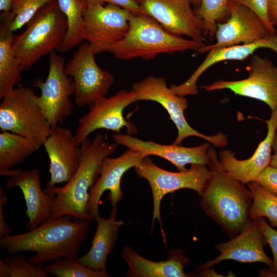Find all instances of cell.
I'll return each instance as SVG.
<instances>
[{"mask_svg":"<svg viewBox=\"0 0 277 277\" xmlns=\"http://www.w3.org/2000/svg\"><path fill=\"white\" fill-rule=\"evenodd\" d=\"M90 221L71 215L49 219L28 232L0 238V247L10 254L32 251L28 259L33 264L65 258H77L86 240Z\"/></svg>","mask_w":277,"mask_h":277,"instance_id":"obj_1","label":"cell"},{"mask_svg":"<svg viewBox=\"0 0 277 277\" xmlns=\"http://www.w3.org/2000/svg\"><path fill=\"white\" fill-rule=\"evenodd\" d=\"M208 154L212 173L200 196V206L232 238L242 231L249 217L252 195L246 184L221 169L219 157L210 146Z\"/></svg>","mask_w":277,"mask_h":277,"instance_id":"obj_2","label":"cell"},{"mask_svg":"<svg viewBox=\"0 0 277 277\" xmlns=\"http://www.w3.org/2000/svg\"><path fill=\"white\" fill-rule=\"evenodd\" d=\"M117 145L100 133L92 141L87 138L81 143V161L71 179L62 187L44 190L56 195L50 219L68 215L91 222L88 213L89 190L98 180L104 160L115 151Z\"/></svg>","mask_w":277,"mask_h":277,"instance_id":"obj_3","label":"cell"},{"mask_svg":"<svg viewBox=\"0 0 277 277\" xmlns=\"http://www.w3.org/2000/svg\"><path fill=\"white\" fill-rule=\"evenodd\" d=\"M205 46L204 42L186 39L170 33L147 15L131 13L126 35L113 45L108 52L118 60L128 61L140 58L150 60L162 53L173 54L188 50L201 53Z\"/></svg>","mask_w":277,"mask_h":277,"instance_id":"obj_4","label":"cell"},{"mask_svg":"<svg viewBox=\"0 0 277 277\" xmlns=\"http://www.w3.org/2000/svg\"><path fill=\"white\" fill-rule=\"evenodd\" d=\"M27 25L24 32L14 35L12 43L23 71L30 69L43 56L57 50L67 30L66 18L57 0L42 7Z\"/></svg>","mask_w":277,"mask_h":277,"instance_id":"obj_5","label":"cell"},{"mask_svg":"<svg viewBox=\"0 0 277 277\" xmlns=\"http://www.w3.org/2000/svg\"><path fill=\"white\" fill-rule=\"evenodd\" d=\"M30 88L19 85L0 104V129L30 140L39 149L49 136L51 127Z\"/></svg>","mask_w":277,"mask_h":277,"instance_id":"obj_6","label":"cell"},{"mask_svg":"<svg viewBox=\"0 0 277 277\" xmlns=\"http://www.w3.org/2000/svg\"><path fill=\"white\" fill-rule=\"evenodd\" d=\"M131 90L135 94L137 101H154L166 109L177 130V135L173 144L180 145L187 137L196 136L216 147L222 148L228 145L227 135L222 132L207 135L193 129L188 124L184 115V111L188 107L187 98L174 93L168 87L164 78L149 75L134 83Z\"/></svg>","mask_w":277,"mask_h":277,"instance_id":"obj_7","label":"cell"},{"mask_svg":"<svg viewBox=\"0 0 277 277\" xmlns=\"http://www.w3.org/2000/svg\"><path fill=\"white\" fill-rule=\"evenodd\" d=\"M83 5L82 35L96 53L108 52L123 39L129 28L131 12L119 6L81 0Z\"/></svg>","mask_w":277,"mask_h":277,"instance_id":"obj_8","label":"cell"},{"mask_svg":"<svg viewBox=\"0 0 277 277\" xmlns=\"http://www.w3.org/2000/svg\"><path fill=\"white\" fill-rule=\"evenodd\" d=\"M134 168L140 177L148 182L151 189L152 226L156 220L161 222V204L166 194L188 189L196 191L200 196L212 173L207 165L200 164H192L185 171H169L154 164L149 156L143 158Z\"/></svg>","mask_w":277,"mask_h":277,"instance_id":"obj_9","label":"cell"},{"mask_svg":"<svg viewBox=\"0 0 277 277\" xmlns=\"http://www.w3.org/2000/svg\"><path fill=\"white\" fill-rule=\"evenodd\" d=\"M65 65L64 57L55 50L52 51L46 79L38 78L33 83L41 92L36 102L51 128L62 126L73 109L70 97L74 95L75 86L72 77L65 72Z\"/></svg>","mask_w":277,"mask_h":277,"instance_id":"obj_10","label":"cell"},{"mask_svg":"<svg viewBox=\"0 0 277 277\" xmlns=\"http://www.w3.org/2000/svg\"><path fill=\"white\" fill-rule=\"evenodd\" d=\"M95 54L87 42L83 43L65 65V72L74 84V101L79 107L105 96L114 82L113 75L98 66Z\"/></svg>","mask_w":277,"mask_h":277,"instance_id":"obj_11","label":"cell"},{"mask_svg":"<svg viewBox=\"0 0 277 277\" xmlns=\"http://www.w3.org/2000/svg\"><path fill=\"white\" fill-rule=\"evenodd\" d=\"M137 101L132 91L122 89L109 97H102L89 106V109L78 120L75 138L76 143H81L91 133L105 129L119 133L126 128L129 134L136 133L137 129L131 122L126 120L123 111L126 107Z\"/></svg>","mask_w":277,"mask_h":277,"instance_id":"obj_12","label":"cell"},{"mask_svg":"<svg viewBox=\"0 0 277 277\" xmlns=\"http://www.w3.org/2000/svg\"><path fill=\"white\" fill-rule=\"evenodd\" d=\"M246 78L215 81L202 86L206 91L228 89L235 94L262 101L272 111L277 110V66L268 58L253 54Z\"/></svg>","mask_w":277,"mask_h":277,"instance_id":"obj_13","label":"cell"},{"mask_svg":"<svg viewBox=\"0 0 277 277\" xmlns=\"http://www.w3.org/2000/svg\"><path fill=\"white\" fill-rule=\"evenodd\" d=\"M142 14L155 20L170 33L204 42L202 21L189 0H136Z\"/></svg>","mask_w":277,"mask_h":277,"instance_id":"obj_14","label":"cell"},{"mask_svg":"<svg viewBox=\"0 0 277 277\" xmlns=\"http://www.w3.org/2000/svg\"><path fill=\"white\" fill-rule=\"evenodd\" d=\"M229 17L217 24L216 42L206 46L201 53L212 48L250 44L268 38L271 34L260 18L247 7L229 0Z\"/></svg>","mask_w":277,"mask_h":277,"instance_id":"obj_15","label":"cell"},{"mask_svg":"<svg viewBox=\"0 0 277 277\" xmlns=\"http://www.w3.org/2000/svg\"><path fill=\"white\" fill-rule=\"evenodd\" d=\"M145 157L140 152L127 148L118 157L107 156L104 160L98 180L89 190L88 213L91 222H96L100 216L98 205L105 191L109 190L108 198L112 206H117L123 197L121 187L123 176Z\"/></svg>","mask_w":277,"mask_h":277,"instance_id":"obj_16","label":"cell"},{"mask_svg":"<svg viewBox=\"0 0 277 277\" xmlns=\"http://www.w3.org/2000/svg\"><path fill=\"white\" fill-rule=\"evenodd\" d=\"M266 242L260 227L258 219H249L242 231L227 242L215 245L220 255L201 264L197 271L210 268L222 261L234 260L240 263L260 262L271 266L272 260L265 253Z\"/></svg>","mask_w":277,"mask_h":277,"instance_id":"obj_17","label":"cell"},{"mask_svg":"<svg viewBox=\"0 0 277 277\" xmlns=\"http://www.w3.org/2000/svg\"><path fill=\"white\" fill-rule=\"evenodd\" d=\"M49 159L50 179L46 187L68 182L74 175L82 159L81 145L69 128L58 126L51 128L43 144Z\"/></svg>","mask_w":277,"mask_h":277,"instance_id":"obj_18","label":"cell"},{"mask_svg":"<svg viewBox=\"0 0 277 277\" xmlns=\"http://www.w3.org/2000/svg\"><path fill=\"white\" fill-rule=\"evenodd\" d=\"M10 177L5 186L10 189L18 187L22 191L26 206L28 221L27 229L33 230L50 218L56 198L54 194L47 193L41 187L39 170L34 168L30 170L12 168L7 173Z\"/></svg>","mask_w":277,"mask_h":277,"instance_id":"obj_19","label":"cell"},{"mask_svg":"<svg viewBox=\"0 0 277 277\" xmlns=\"http://www.w3.org/2000/svg\"><path fill=\"white\" fill-rule=\"evenodd\" d=\"M267 133L253 155L246 160L236 158L230 150H222L219 153L221 169L227 175L245 184L254 182L259 174L270 165L272 141L277 127V110L272 111L270 117L266 121Z\"/></svg>","mask_w":277,"mask_h":277,"instance_id":"obj_20","label":"cell"},{"mask_svg":"<svg viewBox=\"0 0 277 277\" xmlns=\"http://www.w3.org/2000/svg\"><path fill=\"white\" fill-rule=\"evenodd\" d=\"M112 136L118 145L140 152L145 156L161 157L170 162L179 171L187 170L186 166L188 164L208 166L209 163L208 142L195 147H186L174 144L163 145L152 141H144L129 133H115Z\"/></svg>","mask_w":277,"mask_h":277,"instance_id":"obj_21","label":"cell"},{"mask_svg":"<svg viewBox=\"0 0 277 277\" xmlns=\"http://www.w3.org/2000/svg\"><path fill=\"white\" fill-rule=\"evenodd\" d=\"M128 266L126 275L130 277H188L193 273H186L184 269L191 260L185 254L184 251L178 248L169 251V255L164 261H152L144 258L131 247L123 248L120 253Z\"/></svg>","mask_w":277,"mask_h":277,"instance_id":"obj_22","label":"cell"},{"mask_svg":"<svg viewBox=\"0 0 277 277\" xmlns=\"http://www.w3.org/2000/svg\"><path fill=\"white\" fill-rule=\"evenodd\" d=\"M263 48H270L277 53V33L271 34L268 38L250 44L210 49L204 61L188 79L179 85H171V89L175 94L181 96L196 95L199 93L196 85L199 78L211 66L223 61H243L253 55L257 49Z\"/></svg>","mask_w":277,"mask_h":277,"instance_id":"obj_23","label":"cell"},{"mask_svg":"<svg viewBox=\"0 0 277 277\" xmlns=\"http://www.w3.org/2000/svg\"><path fill=\"white\" fill-rule=\"evenodd\" d=\"M117 206H113L108 218L99 216L91 247L84 255L78 259L84 266L92 269L106 272L108 256L114 248L118 239L120 228L125 223L116 220Z\"/></svg>","mask_w":277,"mask_h":277,"instance_id":"obj_24","label":"cell"},{"mask_svg":"<svg viewBox=\"0 0 277 277\" xmlns=\"http://www.w3.org/2000/svg\"><path fill=\"white\" fill-rule=\"evenodd\" d=\"M10 13H1L0 25V99L9 95L22 80L23 71L13 48L14 35L10 29Z\"/></svg>","mask_w":277,"mask_h":277,"instance_id":"obj_25","label":"cell"},{"mask_svg":"<svg viewBox=\"0 0 277 277\" xmlns=\"http://www.w3.org/2000/svg\"><path fill=\"white\" fill-rule=\"evenodd\" d=\"M38 149L28 139L9 131L0 133V175H6Z\"/></svg>","mask_w":277,"mask_h":277,"instance_id":"obj_26","label":"cell"},{"mask_svg":"<svg viewBox=\"0 0 277 277\" xmlns=\"http://www.w3.org/2000/svg\"><path fill=\"white\" fill-rule=\"evenodd\" d=\"M57 2L67 23L66 34L57 50L58 52L63 53L83 43L84 7L81 0H57Z\"/></svg>","mask_w":277,"mask_h":277,"instance_id":"obj_27","label":"cell"},{"mask_svg":"<svg viewBox=\"0 0 277 277\" xmlns=\"http://www.w3.org/2000/svg\"><path fill=\"white\" fill-rule=\"evenodd\" d=\"M229 0H201L194 10L202 21L204 36L212 38L215 35L217 24L224 23L229 17Z\"/></svg>","mask_w":277,"mask_h":277,"instance_id":"obj_28","label":"cell"},{"mask_svg":"<svg viewBox=\"0 0 277 277\" xmlns=\"http://www.w3.org/2000/svg\"><path fill=\"white\" fill-rule=\"evenodd\" d=\"M252 195V204L249 218L264 217L268 219L269 225L277 228V197L271 194L255 182L247 184Z\"/></svg>","mask_w":277,"mask_h":277,"instance_id":"obj_29","label":"cell"},{"mask_svg":"<svg viewBox=\"0 0 277 277\" xmlns=\"http://www.w3.org/2000/svg\"><path fill=\"white\" fill-rule=\"evenodd\" d=\"M47 274L56 277H109L106 272L99 271L87 267L76 258H65L55 260L44 267Z\"/></svg>","mask_w":277,"mask_h":277,"instance_id":"obj_30","label":"cell"},{"mask_svg":"<svg viewBox=\"0 0 277 277\" xmlns=\"http://www.w3.org/2000/svg\"><path fill=\"white\" fill-rule=\"evenodd\" d=\"M1 277H48L41 264H33L17 253L0 260Z\"/></svg>","mask_w":277,"mask_h":277,"instance_id":"obj_31","label":"cell"},{"mask_svg":"<svg viewBox=\"0 0 277 277\" xmlns=\"http://www.w3.org/2000/svg\"><path fill=\"white\" fill-rule=\"evenodd\" d=\"M54 0H13L10 29L13 32L27 24L45 5Z\"/></svg>","mask_w":277,"mask_h":277,"instance_id":"obj_32","label":"cell"},{"mask_svg":"<svg viewBox=\"0 0 277 277\" xmlns=\"http://www.w3.org/2000/svg\"><path fill=\"white\" fill-rule=\"evenodd\" d=\"M257 219L266 243L269 246L273 256L271 266L260 271L259 274L262 276L277 277V230L268 224L265 217Z\"/></svg>","mask_w":277,"mask_h":277,"instance_id":"obj_33","label":"cell"},{"mask_svg":"<svg viewBox=\"0 0 277 277\" xmlns=\"http://www.w3.org/2000/svg\"><path fill=\"white\" fill-rule=\"evenodd\" d=\"M240 4L256 14L264 24L271 34L276 33V31L271 24L268 15L269 0H231Z\"/></svg>","mask_w":277,"mask_h":277,"instance_id":"obj_34","label":"cell"},{"mask_svg":"<svg viewBox=\"0 0 277 277\" xmlns=\"http://www.w3.org/2000/svg\"><path fill=\"white\" fill-rule=\"evenodd\" d=\"M254 182L277 197V167L268 166L259 174Z\"/></svg>","mask_w":277,"mask_h":277,"instance_id":"obj_35","label":"cell"},{"mask_svg":"<svg viewBox=\"0 0 277 277\" xmlns=\"http://www.w3.org/2000/svg\"><path fill=\"white\" fill-rule=\"evenodd\" d=\"M8 202V197L2 187H0V238L10 234L11 230L4 217L3 207Z\"/></svg>","mask_w":277,"mask_h":277,"instance_id":"obj_36","label":"cell"},{"mask_svg":"<svg viewBox=\"0 0 277 277\" xmlns=\"http://www.w3.org/2000/svg\"><path fill=\"white\" fill-rule=\"evenodd\" d=\"M102 4H112L129 10L133 14H142L140 5L136 0H95Z\"/></svg>","mask_w":277,"mask_h":277,"instance_id":"obj_37","label":"cell"},{"mask_svg":"<svg viewBox=\"0 0 277 277\" xmlns=\"http://www.w3.org/2000/svg\"><path fill=\"white\" fill-rule=\"evenodd\" d=\"M268 15L272 26H277V0H269Z\"/></svg>","mask_w":277,"mask_h":277,"instance_id":"obj_38","label":"cell"},{"mask_svg":"<svg viewBox=\"0 0 277 277\" xmlns=\"http://www.w3.org/2000/svg\"><path fill=\"white\" fill-rule=\"evenodd\" d=\"M272 150L273 154L272 155L270 165L277 167V127L274 132L272 141Z\"/></svg>","mask_w":277,"mask_h":277,"instance_id":"obj_39","label":"cell"},{"mask_svg":"<svg viewBox=\"0 0 277 277\" xmlns=\"http://www.w3.org/2000/svg\"><path fill=\"white\" fill-rule=\"evenodd\" d=\"M199 272V276L201 277H212V276H226L225 275H222V274H219L217 273L215 270H214L212 267L205 268L197 271Z\"/></svg>","mask_w":277,"mask_h":277,"instance_id":"obj_40","label":"cell"},{"mask_svg":"<svg viewBox=\"0 0 277 277\" xmlns=\"http://www.w3.org/2000/svg\"><path fill=\"white\" fill-rule=\"evenodd\" d=\"M13 0H0V11L2 14L10 13Z\"/></svg>","mask_w":277,"mask_h":277,"instance_id":"obj_41","label":"cell"},{"mask_svg":"<svg viewBox=\"0 0 277 277\" xmlns=\"http://www.w3.org/2000/svg\"><path fill=\"white\" fill-rule=\"evenodd\" d=\"M191 4L198 7L201 4V0H189Z\"/></svg>","mask_w":277,"mask_h":277,"instance_id":"obj_42","label":"cell"}]
</instances>
